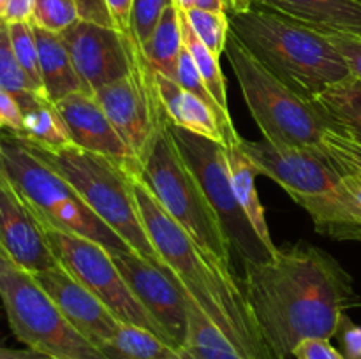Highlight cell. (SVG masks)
Instances as JSON below:
<instances>
[{
  "mask_svg": "<svg viewBox=\"0 0 361 359\" xmlns=\"http://www.w3.org/2000/svg\"><path fill=\"white\" fill-rule=\"evenodd\" d=\"M243 264V289L274 351L288 359L303 340H330L361 303L345 267L310 243L282 246L263 263Z\"/></svg>",
  "mask_w": 361,
  "mask_h": 359,
  "instance_id": "obj_1",
  "label": "cell"
},
{
  "mask_svg": "<svg viewBox=\"0 0 361 359\" xmlns=\"http://www.w3.org/2000/svg\"><path fill=\"white\" fill-rule=\"evenodd\" d=\"M134 196L148 238L169 275L231 341L240 355L243 359H282L257 324L243 284H240L231 267L204 256L137 176H134Z\"/></svg>",
  "mask_w": 361,
  "mask_h": 359,
  "instance_id": "obj_2",
  "label": "cell"
},
{
  "mask_svg": "<svg viewBox=\"0 0 361 359\" xmlns=\"http://www.w3.org/2000/svg\"><path fill=\"white\" fill-rule=\"evenodd\" d=\"M228 16L243 48L307 101L351 76L345 60L321 32L256 4Z\"/></svg>",
  "mask_w": 361,
  "mask_h": 359,
  "instance_id": "obj_3",
  "label": "cell"
},
{
  "mask_svg": "<svg viewBox=\"0 0 361 359\" xmlns=\"http://www.w3.org/2000/svg\"><path fill=\"white\" fill-rule=\"evenodd\" d=\"M242 148L259 175L274 180L310 215L317 232L342 241H361V206L323 151L243 137Z\"/></svg>",
  "mask_w": 361,
  "mask_h": 359,
  "instance_id": "obj_4",
  "label": "cell"
},
{
  "mask_svg": "<svg viewBox=\"0 0 361 359\" xmlns=\"http://www.w3.org/2000/svg\"><path fill=\"white\" fill-rule=\"evenodd\" d=\"M16 136L35 157L59 172L94 213H97L137 256L169 273L141 220L134 196V175L111 158L78 148L76 144L46 148L25 139L20 134Z\"/></svg>",
  "mask_w": 361,
  "mask_h": 359,
  "instance_id": "obj_5",
  "label": "cell"
},
{
  "mask_svg": "<svg viewBox=\"0 0 361 359\" xmlns=\"http://www.w3.org/2000/svg\"><path fill=\"white\" fill-rule=\"evenodd\" d=\"M224 53L264 139L275 146L321 150L323 134L331 123L319 106L300 97L268 73L233 32Z\"/></svg>",
  "mask_w": 361,
  "mask_h": 359,
  "instance_id": "obj_6",
  "label": "cell"
},
{
  "mask_svg": "<svg viewBox=\"0 0 361 359\" xmlns=\"http://www.w3.org/2000/svg\"><path fill=\"white\" fill-rule=\"evenodd\" d=\"M0 148L7 176L37 220L94 239L111 253L134 252L59 172L25 146L16 134H0Z\"/></svg>",
  "mask_w": 361,
  "mask_h": 359,
  "instance_id": "obj_7",
  "label": "cell"
},
{
  "mask_svg": "<svg viewBox=\"0 0 361 359\" xmlns=\"http://www.w3.org/2000/svg\"><path fill=\"white\" fill-rule=\"evenodd\" d=\"M137 178L204 256L231 267L233 250L228 236L203 187L180 153L169 132V122L152 144Z\"/></svg>",
  "mask_w": 361,
  "mask_h": 359,
  "instance_id": "obj_8",
  "label": "cell"
},
{
  "mask_svg": "<svg viewBox=\"0 0 361 359\" xmlns=\"http://www.w3.org/2000/svg\"><path fill=\"white\" fill-rule=\"evenodd\" d=\"M0 299L14 336L49 359H109L66 319L35 277L0 252Z\"/></svg>",
  "mask_w": 361,
  "mask_h": 359,
  "instance_id": "obj_9",
  "label": "cell"
},
{
  "mask_svg": "<svg viewBox=\"0 0 361 359\" xmlns=\"http://www.w3.org/2000/svg\"><path fill=\"white\" fill-rule=\"evenodd\" d=\"M39 224L56 263L66 267L88 291L94 292L120 322L145 327L171 345L157 320L147 312L143 303L136 298L122 277L111 252L106 246L76 232L62 231L46 222L39 220Z\"/></svg>",
  "mask_w": 361,
  "mask_h": 359,
  "instance_id": "obj_10",
  "label": "cell"
},
{
  "mask_svg": "<svg viewBox=\"0 0 361 359\" xmlns=\"http://www.w3.org/2000/svg\"><path fill=\"white\" fill-rule=\"evenodd\" d=\"M169 132L180 153L183 155L189 168L196 175L197 182L203 187L228 236L231 250L238 253L242 263H263L274 257L254 225L250 224L242 204L236 199L224 144L180 129L173 125L171 120H169Z\"/></svg>",
  "mask_w": 361,
  "mask_h": 359,
  "instance_id": "obj_11",
  "label": "cell"
},
{
  "mask_svg": "<svg viewBox=\"0 0 361 359\" xmlns=\"http://www.w3.org/2000/svg\"><path fill=\"white\" fill-rule=\"evenodd\" d=\"M94 95L116 132L143 165L159 132L169 122L159 95L155 70L145 58L143 49L129 76L99 88Z\"/></svg>",
  "mask_w": 361,
  "mask_h": 359,
  "instance_id": "obj_12",
  "label": "cell"
},
{
  "mask_svg": "<svg viewBox=\"0 0 361 359\" xmlns=\"http://www.w3.org/2000/svg\"><path fill=\"white\" fill-rule=\"evenodd\" d=\"M62 35L78 74L92 94L129 76L141 46L113 27L78 20Z\"/></svg>",
  "mask_w": 361,
  "mask_h": 359,
  "instance_id": "obj_13",
  "label": "cell"
},
{
  "mask_svg": "<svg viewBox=\"0 0 361 359\" xmlns=\"http://www.w3.org/2000/svg\"><path fill=\"white\" fill-rule=\"evenodd\" d=\"M120 273L147 312L157 320L173 347L182 348L187 338V301L178 282L136 252L111 253Z\"/></svg>",
  "mask_w": 361,
  "mask_h": 359,
  "instance_id": "obj_14",
  "label": "cell"
},
{
  "mask_svg": "<svg viewBox=\"0 0 361 359\" xmlns=\"http://www.w3.org/2000/svg\"><path fill=\"white\" fill-rule=\"evenodd\" d=\"M0 252L32 275L59 264L41 224L6 169L0 171Z\"/></svg>",
  "mask_w": 361,
  "mask_h": 359,
  "instance_id": "obj_15",
  "label": "cell"
},
{
  "mask_svg": "<svg viewBox=\"0 0 361 359\" xmlns=\"http://www.w3.org/2000/svg\"><path fill=\"white\" fill-rule=\"evenodd\" d=\"M46 294L53 299L66 319L99 348H104L115 336L120 320L115 313L63 266L34 273Z\"/></svg>",
  "mask_w": 361,
  "mask_h": 359,
  "instance_id": "obj_16",
  "label": "cell"
},
{
  "mask_svg": "<svg viewBox=\"0 0 361 359\" xmlns=\"http://www.w3.org/2000/svg\"><path fill=\"white\" fill-rule=\"evenodd\" d=\"M55 108L69 130L71 143L87 151L104 155L130 175L140 176V160L116 132L94 94H71L55 102Z\"/></svg>",
  "mask_w": 361,
  "mask_h": 359,
  "instance_id": "obj_17",
  "label": "cell"
},
{
  "mask_svg": "<svg viewBox=\"0 0 361 359\" xmlns=\"http://www.w3.org/2000/svg\"><path fill=\"white\" fill-rule=\"evenodd\" d=\"M281 13L324 35L345 34L361 39V2L358 0H250Z\"/></svg>",
  "mask_w": 361,
  "mask_h": 359,
  "instance_id": "obj_18",
  "label": "cell"
},
{
  "mask_svg": "<svg viewBox=\"0 0 361 359\" xmlns=\"http://www.w3.org/2000/svg\"><path fill=\"white\" fill-rule=\"evenodd\" d=\"M159 95L173 125L224 144L221 118L203 99L183 90L176 81L155 70Z\"/></svg>",
  "mask_w": 361,
  "mask_h": 359,
  "instance_id": "obj_19",
  "label": "cell"
},
{
  "mask_svg": "<svg viewBox=\"0 0 361 359\" xmlns=\"http://www.w3.org/2000/svg\"><path fill=\"white\" fill-rule=\"evenodd\" d=\"M35 41L39 49V69L44 95L51 104L62 101L71 94H92L71 60L62 35L42 30L34 25Z\"/></svg>",
  "mask_w": 361,
  "mask_h": 359,
  "instance_id": "obj_20",
  "label": "cell"
},
{
  "mask_svg": "<svg viewBox=\"0 0 361 359\" xmlns=\"http://www.w3.org/2000/svg\"><path fill=\"white\" fill-rule=\"evenodd\" d=\"M226 155H228L229 172H231V183L233 190H235L236 194V199L242 204L243 211H245V215L249 217L250 224L254 225V229H256V232L259 234V238L263 239L264 245H267L268 248H270V252L275 256L279 246L275 245L274 239H271L267 215H264V208L263 204H261L256 189V176L259 175V172H257L256 165L250 160L247 151L242 148V139L236 144L226 146Z\"/></svg>",
  "mask_w": 361,
  "mask_h": 359,
  "instance_id": "obj_21",
  "label": "cell"
},
{
  "mask_svg": "<svg viewBox=\"0 0 361 359\" xmlns=\"http://www.w3.org/2000/svg\"><path fill=\"white\" fill-rule=\"evenodd\" d=\"M331 127L361 143V81L349 76L314 99Z\"/></svg>",
  "mask_w": 361,
  "mask_h": 359,
  "instance_id": "obj_22",
  "label": "cell"
},
{
  "mask_svg": "<svg viewBox=\"0 0 361 359\" xmlns=\"http://www.w3.org/2000/svg\"><path fill=\"white\" fill-rule=\"evenodd\" d=\"M145 58L154 70L171 77L175 76L176 62L183 49L182 34V9L175 4L162 13L154 34L141 46Z\"/></svg>",
  "mask_w": 361,
  "mask_h": 359,
  "instance_id": "obj_23",
  "label": "cell"
},
{
  "mask_svg": "<svg viewBox=\"0 0 361 359\" xmlns=\"http://www.w3.org/2000/svg\"><path fill=\"white\" fill-rule=\"evenodd\" d=\"M183 296L187 301L189 327H187V338L182 348H185L196 359H243L240 352L233 347L231 341L201 312L196 301L185 291H183Z\"/></svg>",
  "mask_w": 361,
  "mask_h": 359,
  "instance_id": "obj_24",
  "label": "cell"
},
{
  "mask_svg": "<svg viewBox=\"0 0 361 359\" xmlns=\"http://www.w3.org/2000/svg\"><path fill=\"white\" fill-rule=\"evenodd\" d=\"M102 352L109 359H180V348L145 327L127 322H120Z\"/></svg>",
  "mask_w": 361,
  "mask_h": 359,
  "instance_id": "obj_25",
  "label": "cell"
},
{
  "mask_svg": "<svg viewBox=\"0 0 361 359\" xmlns=\"http://www.w3.org/2000/svg\"><path fill=\"white\" fill-rule=\"evenodd\" d=\"M182 34H183V46L187 48V51L192 56L194 63H196L197 70H200L201 77H203L204 84H207L208 92L212 94L214 101L217 102L219 108L226 113L228 116H231L229 113V104H228V87H226V77L222 74L221 62H219V56L212 51L210 48L201 42V39L197 37L196 32L192 30V27L187 21L185 13L182 11Z\"/></svg>",
  "mask_w": 361,
  "mask_h": 359,
  "instance_id": "obj_26",
  "label": "cell"
},
{
  "mask_svg": "<svg viewBox=\"0 0 361 359\" xmlns=\"http://www.w3.org/2000/svg\"><path fill=\"white\" fill-rule=\"evenodd\" d=\"M20 136L46 148L73 144L59 109L49 101L35 102L30 108L23 109V132Z\"/></svg>",
  "mask_w": 361,
  "mask_h": 359,
  "instance_id": "obj_27",
  "label": "cell"
},
{
  "mask_svg": "<svg viewBox=\"0 0 361 359\" xmlns=\"http://www.w3.org/2000/svg\"><path fill=\"white\" fill-rule=\"evenodd\" d=\"M0 87L6 88L20 102L21 111L34 106L35 102L48 101L32 87L30 80L21 69L20 62L14 55L9 25L6 20H0Z\"/></svg>",
  "mask_w": 361,
  "mask_h": 359,
  "instance_id": "obj_28",
  "label": "cell"
},
{
  "mask_svg": "<svg viewBox=\"0 0 361 359\" xmlns=\"http://www.w3.org/2000/svg\"><path fill=\"white\" fill-rule=\"evenodd\" d=\"M183 13L201 42L221 58L228 44L229 34H231L228 13H214V11L197 9V7L183 11Z\"/></svg>",
  "mask_w": 361,
  "mask_h": 359,
  "instance_id": "obj_29",
  "label": "cell"
},
{
  "mask_svg": "<svg viewBox=\"0 0 361 359\" xmlns=\"http://www.w3.org/2000/svg\"><path fill=\"white\" fill-rule=\"evenodd\" d=\"M9 25L11 42H13L14 55L20 62L21 69L30 80L32 87L46 99L44 88L41 81V69H39V49L35 41L34 25L32 23H7Z\"/></svg>",
  "mask_w": 361,
  "mask_h": 359,
  "instance_id": "obj_30",
  "label": "cell"
},
{
  "mask_svg": "<svg viewBox=\"0 0 361 359\" xmlns=\"http://www.w3.org/2000/svg\"><path fill=\"white\" fill-rule=\"evenodd\" d=\"M321 151L335 164L341 172L361 176V143L348 134L328 127L321 141Z\"/></svg>",
  "mask_w": 361,
  "mask_h": 359,
  "instance_id": "obj_31",
  "label": "cell"
},
{
  "mask_svg": "<svg viewBox=\"0 0 361 359\" xmlns=\"http://www.w3.org/2000/svg\"><path fill=\"white\" fill-rule=\"evenodd\" d=\"M78 20L76 0H35L30 23L53 34H63Z\"/></svg>",
  "mask_w": 361,
  "mask_h": 359,
  "instance_id": "obj_32",
  "label": "cell"
},
{
  "mask_svg": "<svg viewBox=\"0 0 361 359\" xmlns=\"http://www.w3.org/2000/svg\"><path fill=\"white\" fill-rule=\"evenodd\" d=\"M173 0H134L130 14V35L140 46L150 39L162 13L173 6Z\"/></svg>",
  "mask_w": 361,
  "mask_h": 359,
  "instance_id": "obj_33",
  "label": "cell"
},
{
  "mask_svg": "<svg viewBox=\"0 0 361 359\" xmlns=\"http://www.w3.org/2000/svg\"><path fill=\"white\" fill-rule=\"evenodd\" d=\"M326 37L345 60L351 76L361 81V39L345 34H331Z\"/></svg>",
  "mask_w": 361,
  "mask_h": 359,
  "instance_id": "obj_34",
  "label": "cell"
},
{
  "mask_svg": "<svg viewBox=\"0 0 361 359\" xmlns=\"http://www.w3.org/2000/svg\"><path fill=\"white\" fill-rule=\"evenodd\" d=\"M2 132H23V111L20 102L0 87V134Z\"/></svg>",
  "mask_w": 361,
  "mask_h": 359,
  "instance_id": "obj_35",
  "label": "cell"
},
{
  "mask_svg": "<svg viewBox=\"0 0 361 359\" xmlns=\"http://www.w3.org/2000/svg\"><path fill=\"white\" fill-rule=\"evenodd\" d=\"M293 358L296 359H345L342 352H338L330 340L323 338H310L298 344L293 351Z\"/></svg>",
  "mask_w": 361,
  "mask_h": 359,
  "instance_id": "obj_36",
  "label": "cell"
},
{
  "mask_svg": "<svg viewBox=\"0 0 361 359\" xmlns=\"http://www.w3.org/2000/svg\"><path fill=\"white\" fill-rule=\"evenodd\" d=\"M337 334H341V344L344 348L342 354L345 359H361V326L353 324L351 319L344 315Z\"/></svg>",
  "mask_w": 361,
  "mask_h": 359,
  "instance_id": "obj_37",
  "label": "cell"
},
{
  "mask_svg": "<svg viewBox=\"0 0 361 359\" xmlns=\"http://www.w3.org/2000/svg\"><path fill=\"white\" fill-rule=\"evenodd\" d=\"M76 4H78V13H80V20L92 21V23L115 28L104 0H76Z\"/></svg>",
  "mask_w": 361,
  "mask_h": 359,
  "instance_id": "obj_38",
  "label": "cell"
},
{
  "mask_svg": "<svg viewBox=\"0 0 361 359\" xmlns=\"http://www.w3.org/2000/svg\"><path fill=\"white\" fill-rule=\"evenodd\" d=\"M104 4L116 30L130 35V14H133L134 0H104Z\"/></svg>",
  "mask_w": 361,
  "mask_h": 359,
  "instance_id": "obj_39",
  "label": "cell"
},
{
  "mask_svg": "<svg viewBox=\"0 0 361 359\" xmlns=\"http://www.w3.org/2000/svg\"><path fill=\"white\" fill-rule=\"evenodd\" d=\"M35 0H9L6 18L7 23H30Z\"/></svg>",
  "mask_w": 361,
  "mask_h": 359,
  "instance_id": "obj_40",
  "label": "cell"
},
{
  "mask_svg": "<svg viewBox=\"0 0 361 359\" xmlns=\"http://www.w3.org/2000/svg\"><path fill=\"white\" fill-rule=\"evenodd\" d=\"M0 359H49L30 348H7L0 347Z\"/></svg>",
  "mask_w": 361,
  "mask_h": 359,
  "instance_id": "obj_41",
  "label": "cell"
},
{
  "mask_svg": "<svg viewBox=\"0 0 361 359\" xmlns=\"http://www.w3.org/2000/svg\"><path fill=\"white\" fill-rule=\"evenodd\" d=\"M342 180H344V185L348 187L349 192L353 194L358 204L361 206V176L353 175V172H341Z\"/></svg>",
  "mask_w": 361,
  "mask_h": 359,
  "instance_id": "obj_42",
  "label": "cell"
},
{
  "mask_svg": "<svg viewBox=\"0 0 361 359\" xmlns=\"http://www.w3.org/2000/svg\"><path fill=\"white\" fill-rule=\"evenodd\" d=\"M192 7L204 11H214V13H226V0H192Z\"/></svg>",
  "mask_w": 361,
  "mask_h": 359,
  "instance_id": "obj_43",
  "label": "cell"
},
{
  "mask_svg": "<svg viewBox=\"0 0 361 359\" xmlns=\"http://www.w3.org/2000/svg\"><path fill=\"white\" fill-rule=\"evenodd\" d=\"M176 7H180L182 11L192 9V0H173Z\"/></svg>",
  "mask_w": 361,
  "mask_h": 359,
  "instance_id": "obj_44",
  "label": "cell"
},
{
  "mask_svg": "<svg viewBox=\"0 0 361 359\" xmlns=\"http://www.w3.org/2000/svg\"><path fill=\"white\" fill-rule=\"evenodd\" d=\"M7 2H9V0H0V20H4V18H6Z\"/></svg>",
  "mask_w": 361,
  "mask_h": 359,
  "instance_id": "obj_45",
  "label": "cell"
},
{
  "mask_svg": "<svg viewBox=\"0 0 361 359\" xmlns=\"http://www.w3.org/2000/svg\"><path fill=\"white\" fill-rule=\"evenodd\" d=\"M180 359H196V358H192L185 348H180Z\"/></svg>",
  "mask_w": 361,
  "mask_h": 359,
  "instance_id": "obj_46",
  "label": "cell"
},
{
  "mask_svg": "<svg viewBox=\"0 0 361 359\" xmlns=\"http://www.w3.org/2000/svg\"><path fill=\"white\" fill-rule=\"evenodd\" d=\"M4 169V160H2V148H0V171Z\"/></svg>",
  "mask_w": 361,
  "mask_h": 359,
  "instance_id": "obj_47",
  "label": "cell"
},
{
  "mask_svg": "<svg viewBox=\"0 0 361 359\" xmlns=\"http://www.w3.org/2000/svg\"><path fill=\"white\" fill-rule=\"evenodd\" d=\"M358 2H361V0H358Z\"/></svg>",
  "mask_w": 361,
  "mask_h": 359,
  "instance_id": "obj_48",
  "label": "cell"
}]
</instances>
